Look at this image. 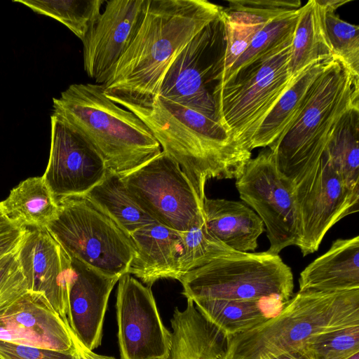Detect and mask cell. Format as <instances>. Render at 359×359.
<instances>
[{
  "mask_svg": "<svg viewBox=\"0 0 359 359\" xmlns=\"http://www.w3.org/2000/svg\"><path fill=\"white\" fill-rule=\"evenodd\" d=\"M222 7L206 0H148L133 42L102 84L116 104L149 107L177 55Z\"/></svg>",
  "mask_w": 359,
  "mask_h": 359,
  "instance_id": "cell-1",
  "label": "cell"
},
{
  "mask_svg": "<svg viewBox=\"0 0 359 359\" xmlns=\"http://www.w3.org/2000/svg\"><path fill=\"white\" fill-rule=\"evenodd\" d=\"M148 127L204 198L208 180L237 179L251 158L216 119L158 96L149 107L125 106Z\"/></svg>",
  "mask_w": 359,
  "mask_h": 359,
  "instance_id": "cell-2",
  "label": "cell"
},
{
  "mask_svg": "<svg viewBox=\"0 0 359 359\" xmlns=\"http://www.w3.org/2000/svg\"><path fill=\"white\" fill-rule=\"evenodd\" d=\"M53 103V114L79 131L120 177L162 152L143 121L107 97L102 84H72Z\"/></svg>",
  "mask_w": 359,
  "mask_h": 359,
  "instance_id": "cell-3",
  "label": "cell"
},
{
  "mask_svg": "<svg viewBox=\"0 0 359 359\" xmlns=\"http://www.w3.org/2000/svg\"><path fill=\"white\" fill-rule=\"evenodd\" d=\"M357 104L359 78L333 57L312 84L296 117L269 147L291 191L319 162L341 118Z\"/></svg>",
  "mask_w": 359,
  "mask_h": 359,
  "instance_id": "cell-4",
  "label": "cell"
},
{
  "mask_svg": "<svg viewBox=\"0 0 359 359\" xmlns=\"http://www.w3.org/2000/svg\"><path fill=\"white\" fill-rule=\"evenodd\" d=\"M359 325V288L299 291L273 318L228 339L224 359H272L299 349L311 337Z\"/></svg>",
  "mask_w": 359,
  "mask_h": 359,
  "instance_id": "cell-5",
  "label": "cell"
},
{
  "mask_svg": "<svg viewBox=\"0 0 359 359\" xmlns=\"http://www.w3.org/2000/svg\"><path fill=\"white\" fill-rule=\"evenodd\" d=\"M290 49L289 44L252 62L214 88L216 119L245 151L251 152L257 129L296 78L287 69Z\"/></svg>",
  "mask_w": 359,
  "mask_h": 359,
  "instance_id": "cell-6",
  "label": "cell"
},
{
  "mask_svg": "<svg viewBox=\"0 0 359 359\" xmlns=\"http://www.w3.org/2000/svg\"><path fill=\"white\" fill-rule=\"evenodd\" d=\"M187 299L287 302L293 294L291 269L278 255L237 252L184 274L179 280Z\"/></svg>",
  "mask_w": 359,
  "mask_h": 359,
  "instance_id": "cell-7",
  "label": "cell"
},
{
  "mask_svg": "<svg viewBox=\"0 0 359 359\" xmlns=\"http://www.w3.org/2000/svg\"><path fill=\"white\" fill-rule=\"evenodd\" d=\"M57 203L46 229L69 256L108 276L128 273L135 253L130 234L85 195Z\"/></svg>",
  "mask_w": 359,
  "mask_h": 359,
  "instance_id": "cell-8",
  "label": "cell"
},
{
  "mask_svg": "<svg viewBox=\"0 0 359 359\" xmlns=\"http://www.w3.org/2000/svg\"><path fill=\"white\" fill-rule=\"evenodd\" d=\"M121 177L138 205L158 224L185 232L205 222V198L165 152Z\"/></svg>",
  "mask_w": 359,
  "mask_h": 359,
  "instance_id": "cell-9",
  "label": "cell"
},
{
  "mask_svg": "<svg viewBox=\"0 0 359 359\" xmlns=\"http://www.w3.org/2000/svg\"><path fill=\"white\" fill-rule=\"evenodd\" d=\"M225 43L220 13L175 58L163 79L158 96L216 119L212 93L222 72Z\"/></svg>",
  "mask_w": 359,
  "mask_h": 359,
  "instance_id": "cell-10",
  "label": "cell"
},
{
  "mask_svg": "<svg viewBox=\"0 0 359 359\" xmlns=\"http://www.w3.org/2000/svg\"><path fill=\"white\" fill-rule=\"evenodd\" d=\"M236 180L240 198L256 211L266 228L270 243L266 252L278 255L285 248L297 245L300 229L297 207L269 149L249 159Z\"/></svg>",
  "mask_w": 359,
  "mask_h": 359,
  "instance_id": "cell-11",
  "label": "cell"
},
{
  "mask_svg": "<svg viewBox=\"0 0 359 359\" xmlns=\"http://www.w3.org/2000/svg\"><path fill=\"white\" fill-rule=\"evenodd\" d=\"M299 219L297 246L303 256L317 251L337 222L359 210V189H351L323 154L293 189Z\"/></svg>",
  "mask_w": 359,
  "mask_h": 359,
  "instance_id": "cell-12",
  "label": "cell"
},
{
  "mask_svg": "<svg viewBox=\"0 0 359 359\" xmlns=\"http://www.w3.org/2000/svg\"><path fill=\"white\" fill-rule=\"evenodd\" d=\"M0 340L59 351L77 350L69 327L20 270L0 291Z\"/></svg>",
  "mask_w": 359,
  "mask_h": 359,
  "instance_id": "cell-13",
  "label": "cell"
},
{
  "mask_svg": "<svg viewBox=\"0 0 359 359\" xmlns=\"http://www.w3.org/2000/svg\"><path fill=\"white\" fill-rule=\"evenodd\" d=\"M118 339L121 359H168L172 333L163 325L150 287L130 273L118 280Z\"/></svg>",
  "mask_w": 359,
  "mask_h": 359,
  "instance_id": "cell-14",
  "label": "cell"
},
{
  "mask_svg": "<svg viewBox=\"0 0 359 359\" xmlns=\"http://www.w3.org/2000/svg\"><path fill=\"white\" fill-rule=\"evenodd\" d=\"M50 132L45 182L56 198L86 195L107 172L102 158L79 131L53 114Z\"/></svg>",
  "mask_w": 359,
  "mask_h": 359,
  "instance_id": "cell-15",
  "label": "cell"
},
{
  "mask_svg": "<svg viewBox=\"0 0 359 359\" xmlns=\"http://www.w3.org/2000/svg\"><path fill=\"white\" fill-rule=\"evenodd\" d=\"M148 0H112L88 32L83 45V67L88 76L103 84L135 39L143 21Z\"/></svg>",
  "mask_w": 359,
  "mask_h": 359,
  "instance_id": "cell-16",
  "label": "cell"
},
{
  "mask_svg": "<svg viewBox=\"0 0 359 359\" xmlns=\"http://www.w3.org/2000/svg\"><path fill=\"white\" fill-rule=\"evenodd\" d=\"M18 258L27 290L43 294L68 326L69 255L46 227H26Z\"/></svg>",
  "mask_w": 359,
  "mask_h": 359,
  "instance_id": "cell-17",
  "label": "cell"
},
{
  "mask_svg": "<svg viewBox=\"0 0 359 359\" xmlns=\"http://www.w3.org/2000/svg\"><path fill=\"white\" fill-rule=\"evenodd\" d=\"M69 257L68 326L72 336L81 345L93 351L101 344L109 295L121 277L104 274Z\"/></svg>",
  "mask_w": 359,
  "mask_h": 359,
  "instance_id": "cell-18",
  "label": "cell"
},
{
  "mask_svg": "<svg viewBox=\"0 0 359 359\" xmlns=\"http://www.w3.org/2000/svg\"><path fill=\"white\" fill-rule=\"evenodd\" d=\"M227 3L221 11L226 43L219 79L269 22L302 6L299 0H230Z\"/></svg>",
  "mask_w": 359,
  "mask_h": 359,
  "instance_id": "cell-19",
  "label": "cell"
},
{
  "mask_svg": "<svg viewBox=\"0 0 359 359\" xmlns=\"http://www.w3.org/2000/svg\"><path fill=\"white\" fill-rule=\"evenodd\" d=\"M130 237L135 253L128 273L150 287L160 279L180 280L179 232L156 222L135 231Z\"/></svg>",
  "mask_w": 359,
  "mask_h": 359,
  "instance_id": "cell-20",
  "label": "cell"
},
{
  "mask_svg": "<svg viewBox=\"0 0 359 359\" xmlns=\"http://www.w3.org/2000/svg\"><path fill=\"white\" fill-rule=\"evenodd\" d=\"M300 292L359 288V236L335 240L330 249L300 273Z\"/></svg>",
  "mask_w": 359,
  "mask_h": 359,
  "instance_id": "cell-21",
  "label": "cell"
},
{
  "mask_svg": "<svg viewBox=\"0 0 359 359\" xmlns=\"http://www.w3.org/2000/svg\"><path fill=\"white\" fill-rule=\"evenodd\" d=\"M203 212L207 229L222 243L239 252L256 250L265 229L253 210L240 201L205 196Z\"/></svg>",
  "mask_w": 359,
  "mask_h": 359,
  "instance_id": "cell-22",
  "label": "cell"
},
{
  "mask_svg": "<svg viewBox=\"0 0 359 359\" xmlns=\"http://www.w3.org/2000/svg\"><path fill=\"white\" fill-rule=\"evenodd\" d=\"M192 301L196 309L228 337L245 332L274 317L287 303L278 299Z\"/></svg>",
  "mask_w": 359,
  "mask_h": 359,
  "instance_id": "cell-23",
  "label": "cell"
},
{
  "mask_svg": "<svg viewBox=\"0 0 359 359\" xmlns=\"http://www.w3.org/2000/svg\"><path fill=\"white\" fill-rule=\"evenodd\" d=\"M324 18L325 11L317 0H310L299 8L287 65L292 78L313 63L334 57Z\"/></svg>",
  "mask_w": 359,
  "mask_h": 359,
  "instance_id": "cell-24",
  "label": "cell"
},
{
  "mask_svg": "<svg viewBox=\"0 0 359 359\" xmlns=\"http://www.w3.org/2000/svg\"><path fill=\"white\" fill-rule=\"evenodd\" d=\"M332 57L313 63L303 70L264 118L250 150L271 145L287 129L303 107L312 84Z\"/></svg>",
  "mask_w": 359,
  "mask_h": 359,
  "instance_id": "cell-25",
  "label": "cell"
},
{
  "mask_svg": "<svg viewBox=\"0 0 359 359\" xmlns=\"http://www.w3.org/2000/svg\"><path fill=\"white\" fill-rule=\"evenodd\" d=\"M1 204L8 219L23 227H46L57 211V198L42 176L21 182Z\"/></svg>",
  "mask_w": 359,
  "mask_h": 359,
  "instance_id": "cell-26",
  "label": "cell"
},
{
  "mask_svg": "<svg viewBox=\"0 0 359 359\" xmlns=\"http://www.w3.org/2000/svg\"><path fill=\"white\" fill-rule=\"evenodd\" d=\"M85 196L130 235L156 222L138 205L121 177L111 170Z\"/></svg>",
  "mask_w": 359,
  "mask_h": 359,
  "instance_id": "cell-27",
  "label": "cell"
},
{
  "mask_svg": "<svg viewBox=\"0 0 359 359\" xmlns=\"http://www.w3.org/2000/svg\"><path fill=\"white\" fill-rule=\"evenodd\" d=\"M324 152L346 186L359 189V104L341 118Z\"/></svg>",
  "mask_w": 359,
  "mask_h": 359,
  "instance_id": "cell-28",
  "label": "cell"
},
{
  "mask_svg": "<svg viewBox=\"0 0 359 359\" xmlns=\"http://www.w3.org/2000/svg\"><path fill=\"white\" fill-rule=\"evenodd\" d=\"M299 9L291 11L269 22L231 67L222 75L217 83H224L237 71L252 62L291 44Z\"/></svg>",
  "mask_w": 359,
  "mask_h": 359,
  "instance_id": "cell-29",
  "label": "cell"
},
{
  "mask_svg": "<svg viewBox=\"0 0 359 359\" xmlns=\"http://www.w3.org/2000/svg\"><path fill=\"white\" fill-rule=\"evenodd\" d=\"M35 13L55 19L82 41L100 15L102 0H15Z\"/></svg>",
  "mask_w": 359,
  "mask_h": 359,
  "instance_id": "cell-30",
  "label": "cell"
},
{
  "mask_svg": "<svg viewBox=\"0 0 359 359\" xmlns=\"http://www.w3.org/2000/svg\"><path fill=\"white\" fill-rule=\"evenodd\" d=\"M179 234L178 266L181 277L215 259L239 252L214 236L207 229L205 222L187 231L179 232Z\"/></svg>",
  "mask_w": 359,
  "mask_h": 359,
  "instance_id": "cell-31",
  "label": "cell"
},
{
  "mask_svg": "<svg viewBox=\"0 0 359 359\" xmlns=\"http://www.w3.org/2000/svg\"><path fill=\"white\" fill-rule=\"evenodd\" d=\"M300 348L310 359H347L359 352V325L318 334Z\"/></svg>",
  "mask_w": 359,
  "mask_h": 359,
  "instance_id": "cell-32",
  "label": "cell"
},
{
  "mask_svg": "<svg viewBox=\"0 0 359 359\" xmlns=\"http://www.w3.org/2000/svg\"><path fill=\"white\" fill-rule=\"evenodd\" d=\"M324 24L334 57L359 78V27L331 11H325Z\"/></svg>",
  "mask_w": 359,
  "mask_h": 359,
  "instance_id": "cell-33",
  "label": "cell"
},
{
  "mask_svg": "<svg viewBox=\"0 0 359 359\" xmlns=\"http://www.w3.org/2000/svg\"><path fill=\"white\" fill-rule=\"evenodd\" d=\"M1 359H81L78 348L59 351L8 343L0 340Z\"/></svg>",
  "mask_w": 359,
  "mask_h": 359,
  "instance_id": "cell-34",
  "label": "cell"
},
{
  "mask_svg": "<svg viewBox=\"0 0 359 359\" xmlns=\"http://www.w3.org/2000/svg\"><path fill=\"white\" fill-rule=\"evenodd\" d=\"M26 232V227L11 221L0 225V258L20 246Z\"/></svg>",
  "mask_w": 359,
  "mask_h": 359,
  "instance_id": "cell-35",
  "label": "cell"
},
{
  "mask_svg": "<svg viewBox=\"0 0 359 359\" xmlns=\"http://www.w3.org/2000/svg\"><path fill=\"white\" fill-rule=\"evenodd\" d=\"M18 252V248L0 258V291L20 269Z\"/></svg>",
  "mask_w": 359,
  "mask_h": 359,
  "instance_id": "cell-36",
  "label": "cell"
},
{
  "mask_svg": "<svg viewBox=\"0 0 359 359\" xmlns=\"http://www.w3.org/2000/svg\"><path fill=\"white\" fill-rule=\"evenodd\" d=\"M74 341L76 344L81 359H116L113 357H109L106 355H101L95 353L93 351H90L83 346L81 345L75 339V337L73 338Z\"/></svg>",
  "mask_w": 359,
  "mask_h": 359,
  "instance_id": "cell-37",
  "label": "cell"
},
{
  "mask_svg": "<svg viewBox=\"0 0 359 359\" xmlns=\"http://www.w3.org/2000/svg\"><path fill=\"white\" fill-rule=\"evenodd\" d=\"M325 11L335 12L339 7L348 3L351 0H317Z\"/></svg>",
  "mask_w": 359,
  "mask_h": 359,
  "instance_id": "cell-38",
  "label": "cell"
},
{
  "mask_svg": "<svg viewBox=\"0 0 359 359\" xmlns=\"http://www.w3.org/2000/svg\"><path fill=\"white\" fill-rule=\"evenodd\" d=\"M272 359H310L306 354L301 349L294 350L287 353H282Z\"/></svg>",
  "mask_w": 359,
  "mask_h": 359,
  "instance_id": "cell-39",
  "label": "cell"
},
{
  "mask_svg": "<svg viewBox=\"0 0 359 359\" xmlns=\"http://www.w3.org/2000/svg\"><path fill=\"white\" fill-rule=\"evenodd\" d=\"M8 221H11V220H9L8 219V217L6 216V215L4 212V210L2 208L1 202H0V225L3 224Z\"/></svg>",
  "mask_w": 359,
  "mask_h": 359,
  "instance_id": "cell-40",
  "label": "cell"
},
{
  "mask_svg": "<svg viewBox=\"0 0 359 359\" xmlns=\"http://www.w3.org/2000/svg\"><path fill=\"white\" fill-rule=\"evenodd\" d=\"M347 359H359V352L355 353Z\"/></svg>",
  "mask_w": 359,
  "mask_h": 359,
  "instance_id": "cell-41",
  "label": "cell"
},
{
  "mask_svg": "<svg viewBox=\"0 0 359 359\" xmlns=\"http://www.w3.org/2000/svg\"><path fill=\"white\" fill-rule=\"evenodd\" d=\"M1 359V358H0Z\"/></svg>",
  "mask_w": 359,
  "mask_h": 359,
  "instance_id": "cell-42",
  "label": "cell"
}]
</instances>
